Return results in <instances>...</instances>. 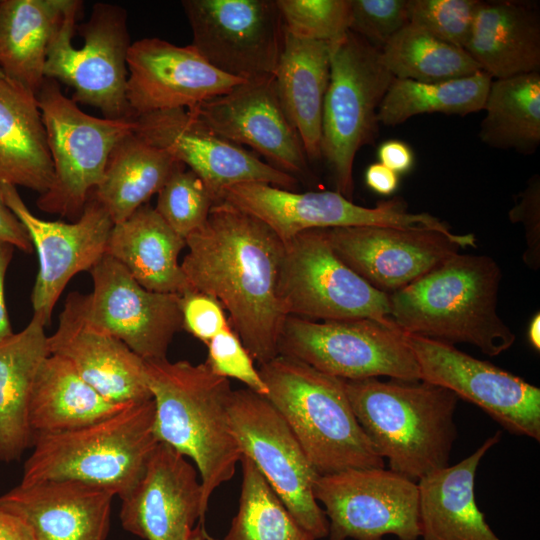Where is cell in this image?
Returning <instances> with one entry per match:
<instances>
[{
	"instance_id": "6da1fadb",
	"label": "cell",
	"mask_w": 540,
	"mask_h": 540,
	"mask_svg": "<svg viewBox=\"0 0 540 540\" xmlns=\"http://www.w3.org/2000/svg\"><path fill=\"white\" fill-rule=\"evenodd\" d=\"M185 240L181 268L190 289L219 301L259 365L275 358L287 317L279 297L285 244L264 222L224 201Z\"/></svg>"
},
{
	"instance_id": "7a4b0ae2",
	"label": "cell",
	"mask_w": 540,
	"mask_h": 540,
	"mask_svg": "<svg viewBox=\"0 0 540 540\" xmlns=\"http://www.w3.org/2000/svg\"><path fill=\"white\" fill-rule=\"evenodd\" d=\"M501 279V269L490 256L455 253L388 294L390 318L405 334L467 343L487 356H498L516 339L497 311Z\"/></svg>"
},
{
	"instance_id": "3957f363",
	"label": "cell",
	"mask_w": 540,
	"mask_h": 540,
	"mask_svg": "<svg viewBox=\"0 0 540 540\" xmlns=\"http://www.w3.org/2000/svg\"><path fill=\"white\" fill-rule=\"evenodd\" d=\"M145 373L155 406V436L193 461L207 512L212 493L232 479L242 456L228 419L229 380L206 363L167 358L145 361Z\"/></svg>"
},
{
	"instance_id": "277c9868",
	"label": "cell",
	"mask_w": 540,
	"mask_h": 540,
	"mask_svg": "<svg viewBox=\"0 0 540 540\" xmlns=\"http://www.w3.org/2000/svg\"><path fill=\"white\" fill-rule=\"evenodd\" d=\"M352 410L391 471L415 482L449 466L458 397L422 381L345 380Z\"/></svg>"
},
{
	"instance_id": "5b68a950",
	"label": "cell",
	"mask_w": 540,
	"mask_h": 540,
	"mask_svg": "<svg viewBox=\"0 0 540 540\" xmlns=\"http://www.w3.org/2000/svg\"><path fill=\"white\" fill-rule=\"evenodd\" d=\"M265 398L286 421L319 475L384 468L349 402L345 380L292 357L260 365Z\"/></svg>"
},
{
	"instance_id": "8992f818",
	"label": "cell",
	"mask_w": 540,
	"mask_h": 540,
	"mask_svg": "<svg viewBox=\"0 0 540 540\" xmlns=\"http://www.w3.org/2000/svg\"><path fill=\"white\" fill-rule=\"evenodd\" d=\"M153 399L132 402L90 425L34 435L20 484L73 479L126 497L158 445Z\"/></svg>"
},
{
	"instance_id": "52a82bcc",
	"label": "cell",
	"mask_w": 540,
	"mask_h": 540,
	"mask_svg": "<svg viewBox=\"0 0 540 540\" xmlns=\"http://www.w3.org/2000/svg\"><path fill=\"white\" fill-rule=\"evenodd\" d=\"M82 5L68 0L48 47L44 76L71 87L74 102L99 109L104 118L135 119L126 96L127 12L97 2L89 19L77 26Z\"/></svg>"
},
{
	"instance_id": "ba28073f",
	"label": "cell",
	"mask_w": 540,
	"mask_h": 540,
	"mask_svg": "<svg viewBox=\"0 0 540 540\" xmlns=\"http://www.w3.org/2000/svg\"><path fill=\"white\" fill-rule=\"evenodd\" d=\"M330 43V79L322 115L321 158L337 192L351 199L357 152L375 142L378 109L395 78L381 49L348 31Z\"/></svg>"
},
{
	"instance_id": "9c48e42d",
	"label": "cell",
	"mask_w": 540,
	"mask_h": 540,
	"mask_svg": "<svg viewBox=\"0 0 540 540\" xmlns=\"http://www.w3.org/2000/svg\"><path fill=\"white\" fill-rule=\"evenodd\" d=\"M36 100L53 163L49 189L37 199L40 210L77 220L101 182L115 144L135 130V119L91 116L45 78Z\"/></svg>"
},
{
	"instance_id": "30bf717a",
	"label": "cell",
	"mask_w": 540,
	"mask_h": 540,
	"mask_svg": "<svg viewBox=\"0 0 540 540\" xmlns=\"http://www.w3.org/2000/svg\"><path fill=\"white\" fill-rule=\"evenodd\" d=\"M278 355L298 359L343 380L387 376L420 380L415 356L396 326L368 318L315 321L287 316Z\"/></svg>"
},
{
	"instance_id": "8fae6325",
	"label": "cell",
	"mask_w": 540,
	"mask_h": 540,
	"mask_svg": "<svg viewBox=\"0 0 540 540\" xmlns=\"http://www.w3.org/2000/svg\"><path fill=\"white\" fill-rule=\"evenodd\" d=\"M224 201L264 222L283 243L313 229L354 226L424 227L470 245L469 234H456L446 223L429 213H413L401 198L365 207L337 191L295 192L265 183H242L227 188Z\"/></svg>"
},
{
	"instance_id": "7c38bea8",
	"label": "cell",
	"mask_w": 540,
	"mask_h": 540,
	"mask_svg": "<svg viewBox=\"0 0 540 540\" xmlns=\"http://www.w3.org/2000/svg\"><path fill=\"white\" fill-rule=\"evenodd\" d=\"M284 244L279 297L286 316L315 321L368 318L396 326L389 295L336 255L325 229L304 231Z\"/></svg>"
},
{
	"instance_id": "4fadbf2b",
	"label": "cell",
	"mask_w": 540,
	"mask_h": 540,
	"mask_svg": "<svg viewBox=\"0 0 540 540\" xmlns=\"http://www.w3.org/2000/svg\"><path fill=\"white\" fill-rule=\"evenodd\" d=\"M228 419L241 454L255 464L295 520L316 540L327 537L329 523L313 491L319 474L275 407L250 389L232 390Z\"/></svg>"
},
{
	"instance_id": "5bb4252c",
	"label": "cell",
	"mask_w": 540,
	"mask_h": 540,
	"mask_svg": "<svg viewBox=\"0 0 540 540\" xmlns=\"http://www.w3.org/2000/svg\"><path fill=\"white\" fill-rule=\"evenodd\" d=\"M324 506L330 540H418L417 482L384 468H353L318 475L313 486Z\"/></svg>"
},
{
	"instance_id": "9a60e30c",
	"label": "cell",
	"mask_w": 540,
	"mask_h": 540,
	"mask_svg": "<svg viewBox=\"0 0 540 540\" xmlns=\"http://www.w3.org/2000/svg\"><path fill=\"white\" fill-rule=\"evenodd\" d=\"M191 45L217 70L245 81L271 78L285 30L276 0H183Z\"/></svg>"
},
{
	"instance_id": "2e32d148",
	"label": "cell",
	"mask_w": 540,
	"mask_h": 540,
	"mask_svg": "<svg viewBox=\"0 0 540 540\" xmlns=\"http://www.w3.org/2000/svg\"><path fill=\"white\" fill-rule=\"evenodd\" d=\"M420 380L443 387L481 408L505 430L540 440V389L454 345L405 334Z\"/></svg>"
},
{
	"instance_id": "e0dca14e",
	"label": "cell",
	"mask_w": 540,
	"mask_h": 540,
	"mask_svg": "<svg viewBox=\"0 0 540 540\" xmlns=\"http://www.w3.org/2000/svg\"><path fill=\"white\" fill-rule=\"evenodd\" d=\"M89 272L93 289L79 295L86 319L144 361L167 358L174 335L182 329L180 295L144 288L107 254Z\"/></svg>"
},
{
	"instance_id": "ac0fdd59",
	"label": "cell",
	"mask_w": 540,
	"mask_h": 540,
	"mask_svg": "<svg viewBox=\"0 0 540 540\" xmlns=\"http://www.w3.org/2000/svg\"><path fill=\"white\" fill-rule=\"evenodd\" d=\"M6 205L24 225L36 249L39 269L31 293L33 314L50 325L54 307L68 282L90 271L105 255L113 222L91 193L74 222L48 221L35 216L17 187L0 183Z\"/></svg>"
},
{
	"instance_id": "d6986e66",
	"label": "cell",
	"mask_w": 540,
	"mask_h": 540,
	"mask_svg": "<svg viewBox=\"0 0 540 540\" xmlns=\"http://www.w3.org/2000/svg\"><path fill=\"white\" fill-rule=\"evenodd\" d=\"M134 132L198 175L217 202L237 184L265 183L288 190L297 184L293 176L214 133L187 109L139 115Z\"/></svg>"
},
{
	"instance_id": "ffe728a7",
	"label": "cell",
	"mask_w": 540,
	"mask_h": 540,
	"mask_svg": "<svg viewBox=\"0 0 540 540\" xmlns=\"http://www.w3.org/2000/svg\"><path fill=\"white\" fill-rule=\"evenodd\" d=\"M189 111L222 138L254 149L298 180L309 175L301 139L280 104L274 77L244 81Z\"/></svg>"
},
{
	"instance_id": "44dd1931",
	"label": "cell",
	"mask_w": 540,
	"mask_h": 540,
	"mask_svg": "<svg viewBox=\"0 0 540 540\" xmlns=\"http://www.w3.org/2000/svg\"><path fill=\"white\" fill-rule=\"evenodd\" d=\"M127 68L126 96L136 117L189 110L245 81L217 70L191 44L177 46L157 37L131 43Z\"/></svg>"
},
{
	"instance_id": "7402d4cb",
	"label": "cell",
	"mask_w": 540,
	"mask_h": 540,
	"mask_svg": "<svg viewBox=\"0 0 540 540\" xmlns=\"http://www.w3.org/2000/svg\"><path fill=\"white\" fill-rule=\"evenodd\" d=\"M336 255L374 288L390 294L458 253V243L424 227L354 226L325 229Z\"/></svg>"
},
{
	"instance_id": "603a6c76",
	"label": "cell",
	"mask_w": 540,
	"mask_h": 540,
	"mask_svg": "<svg viewBox=\"0 0 540 540\" xmlns=\"http://www.w3.org/2000/svg\"><path fill=\"white\" fill-rule=\"evenodd\" d=\"M205 515L197 469L185 456L158 443L143 475L121 499L123 529L145 540H185Z\"/></svg>"
},
{
	"instance_id": "cb8c5ba5",
	"label": "cell",
	"mask_w": 540,
	"mask_h": 540,
	"mask_svg": "<svg viewBox=\"0 0 540 540\" xmlns=\"http://www.w3.org/2000/svg\"><path fill=\"white\" fill-rule=\"evenodd\" d=\"M80 293L71 292L48 336L51 355L68 360L80 377L105 399L120 405L152 399L145 361L122 341L84 316Z\"/></svg>"
},
{
	"instance_id": "d4e9b609",
	"label": "cell",
	"mask_w": 540,
	"mask_h": 540,
	"mask_svg": "<svg viewBox=\"0 0 540 540\" xmlns=\"http://www.w3.org/2000/svg\"><path fill=\"white\" fill-rule=\"evenodd\" d=\"M110 491L73 479L19 484L0 496V509L20 517L36 540H106Z\"/></svg>"
},
{
	"instance_id": "484cf974",
	"label": "cell",
	"mask_w": 540,
	"mask_h": 540,
	"mask_svg": "<svg viewBox=\"0 0 540 540\" xmlns=\"http://www.w3.org/2000/svg\"><path fill=\"white\" fill-rule=\"evenodd\" d=\"M465 51L492 79L540 72V12L530 1H480Z\"/></svg>"
},
{
	"instance_id": "4316f807",
	"label": "cell",
	"mask_w": 540,
	"mask_h": 540,
	"mask_svg": "<svg viewBox=\"0 0 540 540\" xmlns=\"http://www.w3.org/2000/svg\"><path fill=\"white\" fill-rule=\"evenodd\" d=\"M500 438L498 431L467 458L417 482L422 540H501L477 507L474 493L480 461Z\"/></svg>"
},
{
	"instance_id": "83f0119b",
	"label": "cell",
	"mask_w": 540,
	"mask_h": 540,
	"mask_svg": "<svg viewBox=\"0 0 540 540\" xmlns=\"http://www.w3.org/2000/svg\"><path fill=\"white\" fill-rule=\"evenodd\" d=\"M186 240L172 230L155 208L145 204L114 224L106 254L122 264L144 288L181 295L190 287L179 263Z\"/></svg>"
},
{
	"instance_id": "f1b7e54d",
	"label": "cell",
	"mask_w": 540,
	"mask_h": 540,
	"mask_svg": "<svg viewBox=\"0 0 540 540\" xmlns=\"http://www.w3.org/2000/svg\"><path fill=\"white\" fill-rule=\"evenodd\" d=\"M329 79L330 43L285 33L275 86L309 161L321 158L323 105Z\"/></svg>"
},
{
	"instance_id": "f546056e",
	"label": "cell",
	"mask_w": 540,
	"mask_h": 540,
	"mask_svg": "<svg viewBox=\"0 0 540 540\" xmlns=\"http://www.w3.org/2000/svg\"><path fill=\"white\" fill-rule=\"evenodd\" d=\"M46 325L36 314L20 332L0 342V461H17L32 448L28 423L33 382L50 355Z\"/></svg>"
},
{
	"instance_id": "4dcf8cb0",
	"label": "cell",
	"mask_w": 540,
	"mask_h": 540,
	"mask_svg": "<svg viewBox=\"0 0 540 540\" xmlns=\"http://www.w3.org/2000/svg\"><path fill=\"white\" fill-rule=\"evenodd\" d=\"M53 180V163L35 95L0 78V183L40 195Z\"/></svg>"
},
{
	"instance_id": "1f68e13d",
	"label": "cell",
	"mask_w": 540,
	"mask_h": 540,
	"mask_svg": "<svg viewBox=\"0 0 540 540\" xmlns=\"http://www.w3.org/2000/svg\"><path fill=\"white\" fill-rule=\"evenodd\" d=\"M128 404L105 399L68 360L50 354L42 361L33 382L28 423L33 435L64 432L100 421Z\"/></svg>"
},
{
	"instance_id": "d6a6232c",
	"label": "cell",
	"mask_w": 540,
	"mask_h": 540,
	"mask_svg": "<svg viewBox=\"0 0 540 540\" xmlns=\"http://www.w3.org/2000/svg\"><path fill=\"white\" fill-rule=\"evenodd\" d=\"M68 0H0V70L36 96L47 52Z\"/></svg>"
},
{
	"instance_id": "836d02e7",
	"label": "cell",
	"mask_w": 540,
	"mask_h": 540,
	"mask_svg": "<svg viewBox=\"0 0 540 540\" xmlns=\"http://www.w3.org/2000/svg\"><path fill=\"white\" fill-rule=\"evenodd\" d=\"M181 163L134 131L113 147L103 178L92 192L113 224L129 218L165 184Z\"/></svg>"
},
{
	"instance_id": "e575fe53",
	"label": "cell",
	"mask_w": 540,
	"mask_h": 540,
	"mask_svg": "<svg viewBox=\"0 0 540 540\" xmlns=\"http://www.w3.org/2000/svg\"><path fill=\"white\" fill-rule=\"evenodd\" d=\"M483 110L482 143L534 154L540 145V72L493 79Z\"/></svg>"
},
{
	"instance_id": "d590c367",
	"label": "cell",
	"mask_w": 540,
	"mask_h": 540,
	"mask_svg": "<svg viewBox=\"0 0 540 540\" xmlns=\"http://www.w3.org/2000/svg\"><path fill=\"white\" fill-rule=\"evenodd\" d=\"M492 80L482 70L433 83L394 78L378 109L379 124L393 127L426 113L466 116L478 112L483 110Z\"/></svg>"
},
{
	"instance_id": "8d00e7d4",
	"label": "cell",
	"mask_w": 540,
	"mask_h": 540,
	"mask_svg": "<svg viewBox=\"0 0 540 540\" xmlns=\"http://www.w3.org/2000/svg\"><path fill=\"white\" fill-rule=\"evenodd\" d=\"M380 49L383 64L398 79L433 83L467 77L481 70L464 49L411 23Z\"/></svg>"
},
{
	"instance_id": "74e56055",
	"label": "cell",
	"mask_w": 540,
	"mask_h": 540,
	"mask_svg": "<svg viewBox=\"0 0 540 540\" xmlns=\"http://www.w3.org/2000/svg\"><path fill=\"white\" fill-rule=\"evenodd\" d=\"M239 506L224 540H316L292 516L255 464L240 458Z\"/></svg>"
},
{
	"instance_id": "f35d334b",
	"label": "cell",
	"mask_w": 540,
	"mask_h": 540,
	"mask_svg": "<svg viewBox=\"0 0 540 540\" xmlns=\"http://www.w3.org/2000/svg\"><path fill=\"white\" fill-rule=\"evenodd\" d=\"M155 210L178 235L186 239L207 221L216 198L202 179L181 164L157 193Z\"/></svg>"
},
{
	"instance_id": "ab89813d",
	"label": "cell",
	"mask_w": 540,
	"mask_h": 540,
	"mask_svg": "<svg viewBox=\"0 0 540 540\" xmlns=\"http://www.w3.org/2000/svg\"><path fill=\"white\" fill-rule=\"evenodd\" d=\"M285 33L332 42L349 31L351 0H276Z\"/></svg>"
},
{
	"instance_id": "60d3db41",
	"label": "cell",
	"mask_w": 540,
	"mask_h": 540,
	"mask_svg": "<svg viewBox=\"0 0 540 540\" xmlns=\"http://www.w3.org/2000/svg\"><path fill=\"white\" fill-rule=\"evenodd\" d=\"M481 0H408L409 23L464 49Z\"/></svg>"
},
{
	"instance_id": "b9f144b4",
	"label": "cell",
	"mask_w": 540,
	"mask_h": 540,
	"mask_svg": "<svg viewBox=\"0 0 540 540\" xmlns=\"http://www.w3.org/2000/svg\"><path fill=\"white\" fill-rule=\"evenodd\" d=\"M206 346L208 355L205 363L214 374L236 379L247 389L264 397L267 395V386L255 368L252 356L231 325L213 337Z\"/></svg>"
},
{
	"instance_id": "7bdbcfd3",
	"label": "cell",
	"mask_w": 540,
	"mask_h": 540,
	"mask_svg": "<svg viewBox=\"0 0 540 540\" xmlns=\"http://www.w3.org/2000/svg\"><path fill=\"white\" fill-rule=\"evenodd\" d=\"M408 23V0H351L349 31L378 48Z\"/></svg>"
},
{
	"instance_id": "ee69618b",
	"label": "cell",
	"mask_w": 540,
	"mask_h": 540,
	"mask_svg": "<svg viewBox=\"0 0 540 540\" xmlns=\"http://www.w3.org/2000/svg\"><path fill=\"white\" fill-rule=\"evenodd\" d=\"M182 329L205 345L230 325L225 310L215 298L187 290L180 295Z\"/></svg>"
},
{
	"instance_id": "f6af8a7d",
	"label": "cell",
	"mask_w": 540,
	"mask_h": 540,
	"mask_svg": "<svg viewBox=\"0 0 540 540\" xmlns=\"http://www.w3.org/2000/svg\"><path fill=\"white\" fill-rule=\"evenodd\" d=\"M511 222H521L525 228L527 250L524 262L532 269L540 266V179L535 174L520 193L515 206L509 211Z\"/></svg>"
},
{
	"instance_id": "bcb514c9",
	"label": "cell",
	"mask_w": 540,
	"mask_h": 540,
	"mask_svg": "<svg viewBox=\"0 0 540 540\" xmlns=\"http://www.w3.org/2000/svg\"><path fill=\"white\" fill-rule=\"evenodd\" d=\"M379 162L396 174L408 173L414 166L415 154L409 144L398 139L382 142L377 149Z\"/></svg>"
},
{
	"instance_id": "7dc6e473",
	"label": "cell",
	"mask_w": 540,
	"mask_h": 540,
	"mask_svg": "<svg viewBox=\"0 0 540 540\" xmlns=\"http://www.w3.org/2000/svg\"><path fill=\"white\" fill-rule=\"evenodd\" d=\"M0 241L10 243L25 253H31L33 245L30 237L17 216L6 205L0 191Z\"/></svg>"
},
{
	"instance_id": "c3c4849f",
	"label": "cell",
	"mask_w": 540,
	"mask_h": 540,
	"mask_svg": "<svg viewBox=\"0 0 540 540\" xmlns=\"http://www.w3.org/2000/svg\"><path fill=\"white\" fill-rule=\"evenodd\" d=\"M14 246L0 241V342L14 334L5 299V279L14 254Z\"/></svg>"
},
{
	"instance_id": "681fc988",
	"label": "cell",
	"mask_w": 540,
	"mask_h": 540,
	"mask_svg": "<svg viewBox=\"0 0 540 540\" xmlns=\"http://www.w3.org/2000/svg\"><path fill=\"white\" fill-rule=\"evenodd\" d=\"M365 183L375 193L390 196L398 187L399 175L380 162H375L365 171Z\"/></svg>"
},
{
	"instance_id": "f907efd6",
	"label": "cell",
	"mask_w": 540,
	"mask_h": 540,
	"mask_svg": "<svg viewBox=\"0 0 540 540\" xmlns=\"http://www.w3.org/2000/svg\"><path fill=\"white\" fill-rule=\"evenodd\" d=\"M0 540H36L31 528L20 517L0 509Z\"/></svg>"
},
{
	"instance_id": "816d5d0a",
	"label": "cell",
	"mask_w": 540,
	"mask_h": 540,
	"mask_svg": "<svg viewBox=\"0 0 540 540\" xmlns=\"http://www.w3.org/2000/svg\"><path fill=\"white\" fill-rule=\"evenodd\" d=\"M528 339L534 349H540V314L537 312L528 325Z\"/></svg>"
},
{
	"instance_id": "f5cc1de1",
	"label": "cell",
	"mask_w": 540,
	"mask_h": 540,
	"mask_svg": "<svg viewBox=\"0 0 540 540\" xmlns=\"http://www.w3.org/2000/svg\"><path fill=\"white\" fill-rule=\"evenodd\" d=\"M185 540H216L212 538L206 531L204 522H198L197 525L189 532Z\"/></svg>"
},
{
	"instance_id": "db71d44e",
	"label": "cell",
	"mask_w": 540,
	"mask_h": 540,
	"mask_svg": "<svg viewBox=\"0 0 540 540\" xmlns=\"http://www.w3.org/2000/svg\"><path fill=\"white\" fill-rule=\"evenodd\" d=\"M0 78H5L4 75H3V73L1 72V70H0ZM5 79H6V78H5Z\"/></svg>"
}]
</instances>
